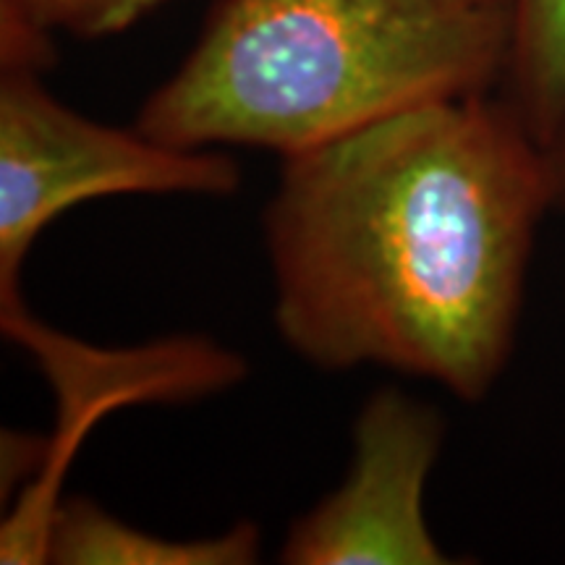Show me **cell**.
Wrapping results in <instances>:
<instances>
[{"mask_svg": "<svg viewBox=\"0 0 565 565\" xmlns=\"http://www.w3.org/2000/svg\"><path fill=\"white\" fill-rule=\"evenodd\" d=\"M550 210L545 147L498 92L280 158L263 212L275 330L315 370L377 366L482 401Z\"/></svg>", "mask_w": 565, "mask_h": 565, "instance_id": "1", "label": "cell"}, {"mask_svg": "<svg viewBox=\"0 0 565 565\" xmlns=\"http://www.w3.org/2000/svg\"><path fill=\"white\" fill-rule=\"evenodd\" d=\"M503 0H217L137 113L183 150L307 152L419 105L498 92Z\"/></svg>", "mask_w": 565, "mask_h": 565, "instance_id": "2", "label": "cell"}, {"mask_svg": "<svg viewBox=\"0 0 565 565\" xmlns=\"http://www.w3.org/2000/svg\"><path fill=\"white\" fill-rule=\"evenodd\" d=\"M242 168L221 150H183L137 126L92 121L51 95L38 68L0 74V301L21 296L40 233L76 204L126 194L231 196Z\"/></svg>", "mask_w": 565, "mask_h": 565, "instance_id": "3", "label": "cell"}, {"mask_svg": "<svg viewBox=\"0 0 565 565\" xmlns=\"http://www.w3.org/2000/svg\"><path fill=\"white\" fill-rule=\"evenodd\" d=\"M3 333L19 343L51 383L58 404L55 437L42 448L45 469L0 534V563H42V542L55 487L87 429L113 408L131 404H183L238 385L246 362L202 335H175L134 349H103L38 320L24 299L0 301Z\"/></svg>", "mask_w": 565, "mask_h": 565, "instance_id": "4", "label": "cell"}, {"mask_svg": "<svg viewBox=\"0 0 565 565\" xmlns=\"http://www.w3.org/2000/svg\"><path fill=\"white\" fill-rule=\"evenodd\" d=\"M445 424L398 387L372 393L353 422L343 482L288 526L286 565H448L427 521V482Z\"/></svg>", "mask_w": 565, "mask_h": 565, "instance_id": "5", "label": "cell"}, {"mask_svg": "<svg viewBox=\"0 0 565 565\" xmlns=\"http://www.w3.org/2000/svg\"><path fill=\"white\" fill-rule=\"evenodd\" d=\"M263 555V532L236 521L221 534L173 540L131 526L87 498L53 508L42 563L55 565H252Z\"/></svg>", "mask_w": 565, "mask_h": 565, "instance_id": "6", "label": "cell"}, {"mask_svg": "<svg viewBox=\"0 0 565 565\" xmlns=\"http://www.w3.org/2000/svg\"><path fill=\"white\" fill-rule=\"evenodd\" d=\"M508 58L498 95L542 147L565 129V0H503Z\"/></svg>", "mask_w": 565, "mask_h": 565, "instance_id": "7", "label": "cell"}, {"mask_svg": "<svg viewBox=\"0 0 565 565\" xmlns=\"http://www.w3.org/2000/svg\"><path fill=\"white\" fill-rule=\"evenodd\" d=\"M171 0H0V61L42 71L51 38L100 40L121 34Z\"/></svg>", "mask_w": 565, "mask_h": 565, "instance_id": "8", "label": "cell"}, {"mask_svg": "<svg viewBox=\"0 0 565 565\" xmlns=\"http://www.w3.org/2000/svg\"><path fill=\"white\" fill-rule=\"evenodd\" d=\"M547 168H550V183H553L555 210H565V129L553 145L545 150Z\"/></svg>", "mask_w": 565, "mask_h": 565, "instance_id": "9", "label": "cell"}]
</instances>
